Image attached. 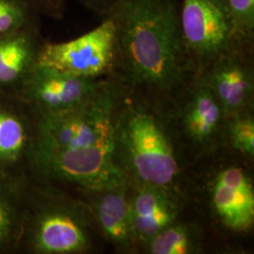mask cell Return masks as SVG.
Returning <instances> with one entry per match:
<instances>
[{"label":"cell","mask_w":254,"mask_h":254,"mask_svg":"<svg viewBox=\"0 0 254 254\" xmlns=\"http://www.w3.org/2000/svg\"><path fill=\"white\" fill-rule=\"evenodd\" d=\"M118 59L117 28L107 16L98 27L69 42H45L38 64L77 77L101 79L116 74Z\"/></svg>","instance_id":"cell-5"},{"label":"cell","mask_w":254,"mask_h":254,"mask_svg":"<svg viewBox=\"0 0 254 254\" xmlns=\"http://www.w3.org/2000/svg\"><path fill=\"white\" fill-rule=\"evenodd\" d=\"M45 42L40 27L0 37V93H18L38 65Z\"/></svg>","instance_id":"cell-14"},{"label":"cell","mask_w":254,"mask_h":254,"mask_svg":"<svg viewBox=\"0 0 254 254\" xmlns=\"http://www.w3.org/2000/svg\"><path fill=\"white\" fill-rule=\"evenodd\" d=\"M254 47L236 44L198 73L227 116L251 111L254 104Z\"/></svg>","instance_id":"cell-11"},{"label":"cell","mask_w":254,"mask_h":254,"mask_svg":"<svg viewBox=\"0 0 254 254\" xmlns=\"http://www.w3.org/2000/svg\"><path fill=\"white\" fill-rule=\"evenodd\" d=\"M95 229L84 200L73 199L52 182L29 178L19 254H87Z\"/></svg>","instance_id":"cell-4"},{"label":"cell","mask_w":254,"mask_h":254,"mask_svg":"<svg viewBox=\"0 0 254 254\" xmlns=\"http://www.w3.org/2000/svg\"><path fill=\"white\" fill-rule=\"evenodd\" d=\"M29 178L0 172V254H19Z\"/></svg>","instance_id":"cell-15"},{"label":"cell","mask_w":254,"mask_h":254,"mask_svg":"<svg viewBox=\"0 0 254 254\" xmlns=\"http://www.w3.org/2000/svg\"><path fill=\"white\" fill-rule=\"evenodd\" d=\"M41 15L53 19L64 17L67 0H33Z\"/></svg>","instance_id":"cell-20"},{"label":"cell","mask_w":254,"mask_h":254,"mask_svg":"<svg viewBox=\"0 0 254 254\" xmlns=\"http://www.w3.org/2000/svg\"><path fill=\"white\" fill-rule=\"evenodd\" d=\"M215 217L231 231L247 232L254 223V184L242 167L229 165L218 171L209 187Z\"/></svg>","instance_id":"cell-12"},{"label":"cell","mask_w":254,"mask_h":254,"mask_svg":"<svg viewBox=\"0 0 254 254\" xmlns=\"http://www.w3.org/2000/svg\"><path fill=\"white\" fill-rule=\"evenodd\" d=\"M176 95L180 97L179 123L188 140L201 153L226 141L227 114L208 86L195 74Z\"/></svg>","instance_id":"cell-8"},{"label":"cell","mask_w":254,"mask_h":254,"mask_svg":"<svg viewBox=\"0 0 254 254\" xmlns=\"http://www.w3.org/2000/svg\"><path fill=\"white\" fill-rule=\"evenodd\" d=\"M77 189L85 198L96 229L108 242L123 251L136 245L130 215V186L117 168L100 182Z\"/></svg>","instance_id":"cell-7"},{"label":"cell","mask_w":254,"mask_h":254,"mask_svg":"<svg viewBox=\"0 0 254 254\" xmlns=\"http://www.w3.org/2000/svg\"><path fill=\"white\" fill-rule=\"evenodd\" d=\"M179 17L183 44L194 74L236 44L223 0H183Z\"/></svg>","instance_id":"cell-6"},{"label":"cell","mask_w":254,"mask_h":254,"mask_svg":"<svg viewBox=\"0 0 254 254\" xmlns=\"http://www.w3.org/2000/svg\"><path fill=\"white\" fill-rule=\"evenodd\" d=\"M40 16L33 0H0V37L40 27Z\"/></svg>","instance_id":"cell-17"},{"label":"cell","mask_w":254,"mask_h":254,"mask_svg":"<svg viewBox=\"0 0 254 254\" xmlns=\"http://www.w3.org/2000/svg\"><path fill=\"white\" fill-rule=\"evenodd\" d=\"M231 19L236 44L254 46V0H223Z\"/></svg>","instance_id":"cell-19"},{"label":"cell","mask_w":254,"mask_h":254,"mask_svg":"<svg viewBox=\"0 0 254 254\" xmlns=\"http://www.w3.org/2000/svg\"><path fill=\"white\" fill-rule=\"evenodd\" d=\"M226 141L249 158L254 156V119L251 111L228 116Z\"/></svg>","instance_id":"cell-18"},{"label":"cell","mask_w":254,"mask_h":254,"mask_svg":"<svg viewBox=\"0 0 254 254\" xmlns=\"http://www.w3.org/2000/svg\"><path fill=\"white\" fill-rule=\"evenodd\" d=\"M101 19L106 18L118 0H75Z\"/></svg>","instance_id":"cell-21"},{"label":"cell","mask_w":254,"mask_h":254,"mask_svg":"<svg viewBox=\"0 0 254 254\" xmlns=\"http://www.w3.org/2000/svg\"><path fill=\"white\" fill-rule=\"evenodd\" d=\"M108 16L118 37L116 74L135 95H176L195 75L176 0H118Z\"/></svg>","instance_id":"cell-2"},{"label":"cell","mask_w":254,"mask_h":254,"mask_svg":"<svg viewBox=\"0 0 254 254\" xmlns=\"http://www.w3.org/2000/svg\"><path fill=\"white\" fill-rule=\"evenodd\" d=\"M105 79L77 77L38 64L17 95L38 115L55 114L85 104L100 89Z\"/></svg>","instance_id":"cell-10"},{"label":"cell","mask_w":254,"mask_h":254,"mask_svg":"<svg viewBox=\"0 0 254 254\" xmlns=\"http://www.w3.org/2000/svg\"><path fill=\"white\" fill-rule=\"evenodd\" d=\"M130 186L129 204L136 244L146 243L180 215V202L175 189L153 186Z\"/></svg>","instance_id":"cell-13"},{"label":"cell","mask_w":254,"mask_h":254,"mask_svg":"<svg viewBox=\"0 0 254 254\" xmlns=\"http://www.w3.org/2000/svg\"><path fill=\"white\" fill-rule=\"evenodd\" d=\"M126 91L124 82L112 75L81 106L39 115L30 176L81 188L112 173L113 118Z\"/></svg>","instance_id":"cell-1"},{"label":"cell","mask_w":254,"mask_h":254,"mask_svg":"<svg viewBox=\"0 0 254 254\" xmlns=\"http://www.w3.org/2000/svg\"><path fill=\"white\" fill-rule=\"evenodd\" d=\"M112 162L129 185L175 189L181 168L163 121L143 101H120L113 118Z\"/></svg>","instance_id":"cell-3"},{"label":"cell","mask_w":254,"mask_h":254,"mask_svg":"<svg viewBox=\"0 0 254 254\" xmlns=\"http://www.w3.org/2000/svg\"><path fill=\"white\" fill-rule=\"evenodd\" d=\"M152 254H193L200 253L201 241L198 229L176 220L144 245Z\"/></svg>","instance_id":"cell-16"},{"label":"cell","mask_w":254,"mask_h":254,"mask_svg":"<svg viewBox=\"0 0 254 254\" xmlns=\"http://www.w3.org/2000/svg\"><path fill=\"white\" fill-rule=\"evenodd\" d=\"M38 120L17 94L0 93V172L30 177Z\"/></svg>","instance_id":"cell-9"}]
</instances>
